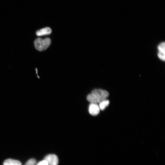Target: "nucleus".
<instances>
[{
	"instance_id": "1",
	"label": "nucleus",
	"mask_w": 165,
	"mask_h": 165,
	"mask_svg": "<svg viewBox=\"0 0 165 165\" xmlns=\"http://www.w3.org/2000/svg\"><path fill=\"white\" fill-rule=\"evenodd\" d=\"M109 95V92L106 90L96 89L92 91L91 93L88 95L87 99L91 103L98 104L106 99Z\"/></svg>"
},
{
	"instance_id": "2",
	"label": "nucleus",
	"mask_w": 165,
	"mask_h": 165,
	"mask_svg": "<svg viewBox=\"0 0 165 165\" xmlns=\"http://www.w3.org/2000/svg\"><path fill=\"white\" fill-rule=\"evenodd\" d=\"M51 40L49 38H47L43 39L39 38L34 41V46L38 50L42 51L46 50L50 46L51 43Z\"/></svg>"
},
{
	"instance_id": "3",
	"label": "nucleus",
	"mask_w": 165,
	"mask_h": 165,
	"mask_svg": "<svg viewBox=\"0 0 165 165\" xmlns=\"http://www.w3.org/2000/svg\"><path fill=\"white\" fill-rule=\"evenodd\" d=\"M44 160L48 162V165H58L59 163L58 157L54 154L47 155L44 158Z\"/></svg>"
},
{
	"instance_id": "4",
	"label": "nucleus",
	"mask_w": 165,
	"mask_h": 165,
	"mask_svg": "<svg viewBox=\"0 0 165 165\" xmlns=\"http://www.w3.org/2000/svg\"><path fill=\"white\" fill-rule=\"evenodd\" d=\"M100 110L99 106L97 104L91 103L89 107V112L92 116H96L99 115Z\"/></svg>"
},
{
	"instance_id": "5",
	"label": "nucleus",
	"mask_w": 165,
	"mask_h": 165,
	"mask_svg": "<svg viewBox=\"0 0 165 165\" xmlns=\"http://www.w3.org/2000/svg\"><path fill=\"white\" fill-rule=\"evenodd\" d=\"M52 30L49 27H46L36 31V35L41 36L50 34L51 33Z\"/></svg>"
},
{
	"instance_id": "6",
	"label": "nucleus",
	"mask_w": 165,
	"mask_h": 165,
	"mask_svg": "<svg viewBox=\"0 0 165 165\" xmlns=\"http://www.w3.org/2000/svg\"><path fill=\"white\" fill-rule=\"evenodd\" d=\"M3 165H22V163L17 160L8 159L4 161Z\"/></svg>"
},
{
	"instance_id": "7",
	"label": "nucleus",
	"mask_w": 165,
	"mask_h": 165,
	"mask_svg": "<svg viewBox=\"0 0 165 165\" xmlns=\"http://www.w3.org/2000/svg\"><path fill=\"white\" fill-rule=\"evenodd\" d=\"M110 104V101L109 100L106 99L101 101L99 103V106L100 110H104Z\"/></svg>"
},
{
	"instance_id": "8",
	"label": "nucleus",
	"mask_w": 165,
	"mask_h": 165,
	"mask_svg": "<svg viewBox=\"0 0 165 165\" xmlns=\"http://www.w3.org/2000/svg\"><path fill=\"white\" fill-rule=\"evenodd\" d=\"M165 42H163L160 43L158 46V52L165 53Z\"/></svg>"
},
{
	"instance_id": "9",
	"label": "nucleus",
	"mask_w": 165,
	"mask_h": 165,
	"mask_svg": "<svg viewBox=\"0 0 165 165\" xmlns=\"http://www.w3.org/2000/svg\"><path fill=\"white\" fill-rule=\"evenodd\" d=\"M36 162V160L34 159H31L27 162L25 165H35Z\"/></svg>"
},
{
	"instance_id": "10",
	"label": "nucleus",
	"mask_w": 165,
	"mask_h": 165,
	"mask_svg": "<svg viewBox=\"0 0 165 165\" xmlns=\"http://www.w3.org/2000/svg\"><path fill=\"white\" fill-rule=\"evenodd\" d=\"M158 56L160 59L164 61L165 59V53L158 52Z\"/></svg>"
},
{
	"instance_id": "11",
	"label": "nucleus",
	"mask_w": 165,
	"mask_h": 165,
	"mask_svg": "<svg viewBox=\"0 0 165 165\" xmlns=\"http://www.w3.org/2000/svg\"><path fill=\"white\" fill-rule=\"evenodd\" d=\"M37 165H48V162L44 160L38 163Z\"/></svg>"
}]
</instances>
